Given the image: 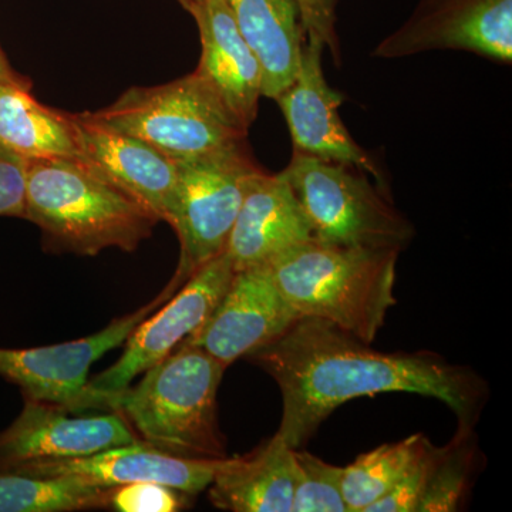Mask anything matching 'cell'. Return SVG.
I'll return each mask as SVG.
<instances>
[{"mask_svg":"<svg viewBox=\"0 0 512 512\" xmlns=\"http://www.w3.org/2000/svg\"><path fill=\"white\" fill-rule=\"evenodd\" d=\"M178 178L167 224L180 239L173 278L185 284L201 266L227 248L245 195L262 173L247 143L177 161Z\"/></svg>","mask_w":512,"mask_h":512,"instance_id":"52a82bcc","label":"cell"},{"mask_svg":"<svg viewBox=\"0 0 512 512\" xmlns=\"http://www.w3.org/2000/svg\"><path fill=\"white\" fill-rule=\"evenodd\" d=\"M247 359L281 389L278 434L295 450L357 397L394 392L433 397L456 414L458 430H474L488 399L487 383L471 367L431 352H377L333 323L308 316Z\"/></svg>","mask_w":512,"mask_h":512,"instance_id":"6da1fadb","label":"cell"},{"mask_svg":"<svg viewBox=\"0 0 512 512\" xmlns=\"http://www.w3.org/2000/svg\"><path fill=\"white\" fill-rule=\"evenodd\" d=\"M83 161L167 222L177 187V161L140 138L96 119L74 114Z\"/></svg>","mask_w":512,"mask_h":512,"instance_id":"9a60e30c","label":"cell"},{"mask_svg":"<svg viewBox=\"0 0 512 512\" xmlns=\"http://www.w3.org/2000/svg\"><path fill=\"white\" fill-rule=\"evenodd\" d=\"M26 171L28 160L0 146V217L25 220Z\"/></svg>","mask_w":512,"mask_h":512,"instance_id":"4316f807","label":"cell"},{"mask_svg":"<svg viewBox=\"0 0 512 512\" xmlns=\"http://www.w3.org/2000/svg\"><path fill=\"white\" fill-rule=\"evenodd\" d=\"M312 239L308 218L285 178L262 171L245 195L224 252L237 272L269 265Z\"/></svg>","mask_w":512,"mask_h":512,"instance_id":"2e32d148","label":"cell"},{"mask_svg":"<svg viewBox=\"0 0 512 512\" xmlns=\"http://www.w3.org/2000/svg\"><path fill=\"white\" fill-rule=\"evenodd\" d=\"M296 480L292 512H346L343 467L332 466L308 451L295 450Z\"/></svg>","mask_w":512,"mask_h":512,"instance_id":"cb8c5ba5","label":"cell"},{"mask_svg":"<svg viewBox=\"0 0 512 512\" xmlns=\"http://www.w3.org/2000/svg\"><path fill=\"white\" fill-rule=\"evenodd\" d=\"M262 69V96L276 99L298 73L306 33L296 0H224Z\"/></svg>","mask_w":512,"mask_h":512,"instance_id":"d6986e66","label":"cell"},{"mask_svg":"<svg viewBox=\"0 0 512 512\" xmlns=\"http://www.w3.org/2000/svg\"><path fill=\"white\" fill-rule=\"evenodd\" d=\"M281 175L298 198L315 241L399 251L412 241L413 225L363 171L293 153Z\"/></svg>","mask_w":512,"mask_h":512,"instance_id":"8992f818","label":"cell"},{"mask_svg":"<svg viewBox=\"0 0 512 512\" xmlns=\"http://www.w3.org/2000/svg\"><path fill=\"white\" fill-rule=\"evenodd\" d=\"M0 84H15V86L25 87V89L32 87V82L28 77L22 76L10 66L8 57L3 53L2 47H0Z\"/></svg>","mask_w":512,"mask_h":512,"instance_id":"83f0119b","label":"cell"},{"mask_svg":"<svg viewBox=\"0 0 512 512\" xmlns=\"http://www.w3.org/2000/svg\"><path fill=\"white\" fill-rule=\"evenodd\" d=\"M224 458H188L165 453L144 441L92 456L37 461L6 471L26 476H72L101 487L157 483L192 495L207 490Z\"/></svg>","mask_w":512,"mask_h":512,"instance_id":"5bb4252c","label":"cell"},{"mask_svg":"<svg viewBox=\"0 0 512 512\" xmlns=\"http://www.w3.org/2000/svg\"><path fill=\"white\" fill-rule=\"evenodd\" d=\"M180 288L171 279L153 301L87 338L33 349L0 348V377L19 386L25 399L56 404L69 412L89 382L87 377L94 363L126 342L138 323L156 312Z\"/></svg>","mask_w":512,"mask_h":512,"instance_id":"30bf717a","label":"cell"},{"mask_svg":"<svg viewBox=\"0 0 512 512\" xmlns=\"http://www.w3.org/2000/svg\"><path fill=\"white\" fill-rule=\"evenodd\" d=\"M295 480V448L276 433L247 456L225 457L208 495L224 511L292 512Z\"/></svg>","mask_w":512,"mask_h":512,"instance_id":"ac0fdd59","label":"cell"},{"mask_svg":"<svg viewBox=\"0 0 512 512\" xmlns=\"http://www.w3.org/2000/svg\"><path fill=\"white\" fill-rule=\"evenodd\" d=\"M0 146L25 160H83L74 114L39 103L15 84H0Z\"/></svg>","mask_w":512,"mask_h":512,"instance_id":"ffe728a7","label":"cell"},{"mask_svg":"<svg viewBox=\"0 0 512 512\" xmlns=\"http://www.w3.org/2000/svg\"><path fill=\"white\" fill-rule=\"evenodd\" d=\"M433 50H466L511 64L512 0H420L372 56L400 59Z\"/></svg>","mask_w":512,"mask_h":512,"instance_id":"9c48e42d","label":"cell"},{"mask_svg":"<svg viewBox=\"0 0 512 512\" xmlns=\"http://www.w3.org/2000/svg\"><path fill=\"white\" fill-rule=\"evenodd\" d=\"M427 441L423 434H414L397 443L383 444L343 467L342 493L349 512H367L389 493L402 480Z\"/></svg>","mask_w":512,"mask_h":512,"instance_id":"7402d4cb","label":"cell"},{"mask_svg":"<svg viewBox=\"0 0 512 512\" xmlns=\"http://www.w3.org/2000/svg\"><path fill=\"white\" fill-rule=\"evenodd\" d=\"M299 318L269 265L255 266L235 272L210 318L183 343L204 349L228 367L271 345Z\"/></svg>","mask_w":512,"mask_h":512,"instance_id":"8fae6325","label":"cell"},{"mask_svg":"<svg viewBox=\"0 0 512 512\" xmlns=\"http://www.w3.org/2000/svg\"><path fill=\"white\" fill-rule=\"evenodd\" d=\"M192 495L157 483L111 487L109 507L120 512H175L188 507Z\"/></svg>","mask_w":512,"mask_h":512,"instance_id":"d4e9b609","label":"cell"},{"mask_svg":"<svg viewBox=\"0 0 512 512\" xmlns=\"http://www.w3.org/2000/svg\"><path fill=\"white\" fill-rule=\"evenodd\" d=\"M399 249L353 248L312 241L269 264L279 291L299 316L333 323L373 343L397 303Z\"/></svg>","mask_w":512,"mask_h":512,"instance_id":"3957f363","label":"cell"},{"mask_svg":"<svg viewBox=\"0 0 512 512\" xmlns=\"http://www.w3.org/2000/svg\"><path fill=\"white\" fill-rule=\"evenodd\" d=\"M323 52L325 47L318 39L306 37L298 73L275 99L288 124L293 153L350 165L372 175L382 187L383 174L375 160L350 136L340 119L345 96L329 86L323 73Z\"/></svg>","mask_w":512,"mask_h":512,"instance_id":"7c38bea8","label":"cell"},{"mask_svg":"<svg viewBox=\"0 0 512 512\" xmlns=\"http://www.w3.org/2000/svg\"><path fill=\"white\" fill-rule=\"evenodd\" d=\"M138 441L119 413L73 416L56 404L25 399L18 419L0 433V473L37 461L92 456Z\"/></svg>","mask_w":512,"mask_h":512,"instance_id":"4fadbf2b","label":"cell"},{"mask_svg":"<svg viewBox=\"0 0 512 512\" xmlns=\"http://www.w3.org/2000/svg\"><path fill=\"white\" fill-rule=\"evenodd\" d=\"M191 15L200 30L202 47L195 73L249 130L258 116L262 97L261 64L224 0H204Z\"/></svg>","mask_w":512,"mask_h":512,"instance_id":"e0dca14e","label":"cell"},{"mask_svg":"<svg viewBox=\"0 0 512 512\" xmlns=\"http://www.w3.org/2000/svg\"><path fill=\"white\" fill-rule=\"evenodd\" d=\"M111 487L72 476L0 473V512H66L109 507Z\"/></svg>","mask_w":512,"mask_h":512,"instance_id":"44dd1931","label":"cell"},{"mask_svg":"<svg viewBox=\"0 0 512 512\" xmlns=\"http://www.w3.org/2000/svg\"><path fill=\"white\" fill-rule=\"evenodd\" d=\"M225 367L198 346L180 343L141 382L107 397L100 410L124 417L140 441L188 458H225L217 394ZM136 434V436H137Z\"/></svg>","mask_w":512,"mask_h":512,"instance_id":"277c9868","label":"cell"},{"mask_svg":"<svg viewBox=\"0 0 512 512\" xmlns=\"http://www.w3.org/2000/svg\"><path fill=\"white\" fill-rule=\"evenodd\" d=\"M306 37L318 39L325 50H329L333 62L340 64L338 35V0H296Z\"/></svg>","mask_w":512,"mask_h":512,"instance_id":"484cf974","label":"cell"},{"mask_svg":"<svg viewBox=\"0 0 512 512\" xmlns=\"http://www.w3.org/2000/svg\"><path fill=\"white\" fill-rule=\"evenodd\" d=\"M177 2L180 3L187 12L192 13L200 8L202 3H204V0H177Z\"/></svg>","mask_w":512,"mask_h":512,"instance_id":"f1b7e54d","label":"cell"},{"mask_svg":"<svg viewBox=\"0 0 512 512\" xmlns=\"http://www.w3.org/2000/svg\"><path fill=\"white\" fill-rule=\"evenodd\" d=\"M93 116L175 161L247 143V128L195 72L160 86L131 87Z\"/></svg>","mask_w":512,"mask_h":512,"instance_id":"5b68a950","label":"cell"},{"mask_svg":"<svg viewBox=\"0 0 512 512\" xmlns=\"http://www.w3.org/2000/svg\"><path fill=\"white\" fill-rule=\"evenodd\" d=\"M25 220L50 251L83 256L131 252L150 238L158 218L83 160H28Z\"/></svg>","mask_w":512,"mask_h":512,"instance_id":"7a4b0ae2","label":"cell"},{"mask_svg":"<svg viewBox=\"0 0 512 512\" xmlns=\"http://www.w3.org/2000/svg\"><path fill=\"white\" fill-rule=\"evenodd\" d=\"M235 271L225 252L201 266L177 292L126 339V349L109 369L86 383L69 412L100 410L107 397L123 392L137 376L174 352L197 332L221 301Z\"/></svg>","mask_w":512,"mask_h":512,"instance_id":"ba28073f","label":"cell"},{"mask_svg":"<svg viewBox=\"0 0 512 512\" xmlns=\"http://www.w3.org/2000/svg\"><path fill=\"white\" fill-rule=\"evenodd\" d=\"M474 430H457L447 446L430 450L426 484L417 512H451L460 505L473 484L477 466Z\"/></svg>","mask_w":512,"mask_h":512,"instance_id":"603a6c76","label":"cell"}]
</instances>
